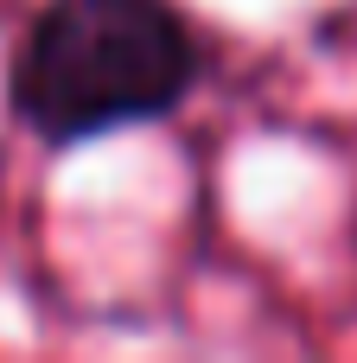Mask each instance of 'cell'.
I'll list each match as a JSON object with an SVG mask.
<instances>
[{
    "mask_svg": "<svg viewBox=\"0 0 357 363\" xmlns=\"http://www.w3.org/2000/svg\"><path fill=\"white\" fill-rule=\"evenodd\" d=\"M198 83V45L172 0H51L13 64V108L45 140H96L153 121Z\"/></svg>",
    "mask_w": 357,
    "mask_h": 363,
    "instance_id": "obj_1",
    "label": "cell"
}]
</instances>
